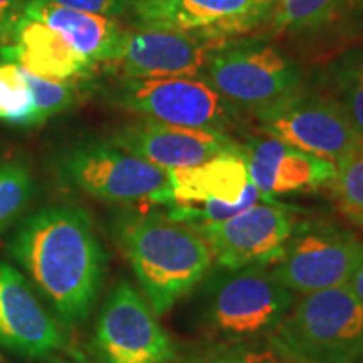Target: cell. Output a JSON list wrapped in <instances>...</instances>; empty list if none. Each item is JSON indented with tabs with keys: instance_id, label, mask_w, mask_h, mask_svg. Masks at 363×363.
Returning <instances> with one entry per match:
<instances>
[{
	"instance_id": "cell-1",
	"label": "cell",
	"mask_w": 363,
	"mask_h": 363,
	"mask_svg": "<svg viewBox=\"0 0 363 363\" xmlns=\"http://www.w3.org/2000/svg\"><path fill=\"white\" fill-rule=\"evenodd\" d=\"M9 254L59 323L88 320L103 289L106 252L93 220L76 206H48L17 225Z\"/></svg>"
},
{
	"instance_id": "cell-2",
	"label": "cell",
	"mask_w": 363,
	"mask_h": 363,
	"mask_svg": "<svg viewBox=\"0 0 363 363\" xmlns=\"http://www.w3.org/2000/svg\"><path fill=\"white\" fill-rule=\"evenodd\" d=\"M113 235L157 316L195 291L214 266L202 234L162 212H123Z\"/></svg>"
},
{
	"instance_id": "cell-3",
	"label": "cell",
	"mask_w": 363,
	"mask_h": 363,
	"mask_svg": "<svg viewBox=\"0 0 363 363\" xmlns=\"http://www.w3.org/2000/svg\"><path fill=\"white\" fill-rule=\"evenodd\" d=\"M194 328L207 343H266L296 301L269 266L216 269L199 284Z\"/></svg>"
},
{
	"instance_id": "cell-4",
	"label": "cell",
	"mask_w": 363,
	"mask_h": 363,
	"mask_svg": "<svg viewBox=\"0 0 363 363\" xmlns=\"http://www.w3.org/2000/svg\"><path fill=\"white\" fill-rule=\"evenodd\" d=\"M266 343L288 363H355L363 303L347 284L301 294Z\"/></svg>"
},
{
	"instance_id": "cell-5",
	"label": "cell",
	"mask_w": 363,
	"mask_h": 363,
	"mask_svg": "<svg viewBox=\"0 0 363 363\" xmlns=\"http://www.w3.org/2000/svg\"><path fill=\"white\" fill-rule=\"evenodd\" d=\"M54 169L66 187L108 203L174 201L169 172L111 142L74 145L56 158Z\"/></svg>"
},
{
	"instance_id": "cell-6",
	"label": "cell",
	"mask_w": 363,
	"mask_h": 363,
	"mask_svg": "<svg viewBox=\"0 0 363 363\" xmlns=\"http://www.w3.org/2000/svg\"><path fill=\"white\" fill-rule=\"evenodd\" d=\"M206 79L235 110L257 113L301 89V69L271 44L240 43L214 49Z\"/></svg>"
},
{
	"instance_id": "cell-7",
	"label": "cell",
	"mask_w": 363,
	"mask_h": 363,
	"mask_svg": "<svg viewBox=\"0 0 363 363\" xmlns=\"http://www.w3.org/2000/svg\"><path fill=\"white\" fill-rule=\"evenodd\" d=\"M106 93L116 108L160 123L227 133L238 116L206 78H120Z\"/></svg>"
},
{
	"instance_id": "cell-8",
	"label": "cell",
	"mask_w": 363,
	"mask_h": 363,
	"mask_svg": "<svg viewBox=\"0 0 363 363\" xmlns=\"http://www.w3.org/2000/svg\"><path fill=\"white\" fill-rule=\"evenodd\" d=\"M254 116L264 135L335 165L363 143L342 104L326 94L298 89Z\"/></svg>"
},
{
	"instance_id": "cell-9",
	"label": "cell",
	"mask_w": 363,
	"mask_h": 363,
	"mask_svg": "<svg viewBox=\"0 0 363 363\" xmlns=\"http://www.w3.org/2000/svg\"><path fill=\"white\" fill-rule=\"evenodd\" d=\"M99 363H175L170 335L130 281L120 279L99 308L93 333Z\"/></svg>"
},
{
	"instance_id": "cell-10",
	"label": "cell",
	"mask_w": 363,
	"mask_h": 363,
	"mask_svg": "<svg viewBox=\"0 0 363 363\" xmlns=\"http://www.w3.org/2000/svg\"><path fill=\"white\" fill-rule=\"evenodd\" d=\"M363 259V239L328 222L296 224L283 256L269 266L276 279L294 294L348 284Z\"/></svg>"
},
{
	"instance_id": "cell-11",
	"label": "cell",
	"mask_w": 363,
	"mask_h": 363,
	"mask_svg": "<svg viewBox=\"0 0 363 363\" xmlns=\"http://www.w3.org/2000/svg\"><path fill=\"white\" fill-rule=\"evenodd\" d=\"M296 224L291 208L261 199L229 219L194 227L206 239L217 269H240L276 264Z\"/></svg>"
},
{
	"instance_id": "cell-12",
	"label": "cell",
	"mask_w": 363,
	"mask_h": 363,
	"mask_svg": "<svg viewBox=\"0 0 363 363\" xmlns=\"http://www.w3.org/2000/svg\"><path fill=\"white\" fill-rule=\"evenodd\" d=\"M65 342L61 323L24 272L0 261V343L16 355L45 358Z\"/></svg>"
},
{
	"instance_id": "cell-13",
	"label": "cell",
	"mask_w": 363,
	"mask_h": 363,
	"mask_svg": "<svg viewBox=\"0 0 363 363\" xmlns=\"http://www.w3.org/2000/svg\"><path fill=\"white\" fill-rule=\"evenodd\" d=\"M214 49L182 30L135 26L126 29L120 56L111 65L121 78H199Z\"/></svg>"
},
{
	"instance_id": "cell-14",
	"label": "cell",
	"mask_w": 363,
	"mask_h": 363,
	"mask_svg": "<svg viewBox=\"0 0 363 363\" xmlns=\"http://www.w3.org/2000/svg\"><path fill=\"white\" fill-rule=\"evenodd\" d=\"M110 142L167 172L199 165L217 153L242 148L224 131L189 128L147 118L120 126Z\"/></svg>"
},
{
	"instance_id": "cell-15",
	"label": "cell",
	"mask_w": 363,
	"mask_h": 363,
	"mask_svg": "<svg viewBox=\"0 0 363 363\" xmlns=\"http://www.w3.org/2000/svg\"><path fill=\"white\" fill-rule=\"evenodd\" d=\"M130 13L135 26L182 30L203 40L257 26L254 0H133Z\"/></svg>"
},
{
	"instance_id": "cell-16",
	"label": "cell",
	"mask_w": 363,
	"mask_h": 363,
	"mask_svg": "<svg viewBox=\"0 0 363 363\" xmlns=\"http://www.w3.org/2000/svg\"><path fill=\"white\" fill-rule=\"evenodd\" d=\"M242 147L249 175L262 201L316 190L331 184L337 174L333 162L310 155L267 135L254 138Z\"/></svg>"
},
{
	"instance_id": "cell-17",
	"label": "cell",
	"mask_w": 363,
	"mask_h": 363,
	"mask_svg": "<svg viewBox=\"0 0 363 363\" xmlns=\"http://www.w3.org/2000/svg\"><path fill=\"white\" fill-rule=\"evenodd\" d=\"M0 59L34 76L61 81L86 79L94 66L57 30L26 13L13 27L7 43L0 45Z\"/></svg>"
},
{
	"instance_id": "cell-18",
	"label": "cell",
	"mask_w": 363,
	"mask_h": 363,
	"mask_svg": "<svg viewBox=\"0 0 363 363\" xmlns=\"http://www.w3.org/2000/svg\"><path fill=\"white\" fill-rule=\"evenodd\" d=\"M172 203L257 202L261 194L249 175L244 147L217 153L192 167L169 170Z\"/></svg>"
},
{
	"instance_id": "cell-19",
	"label": "cell",
	"mask_w": 363,
	"mask_h": 363,
	"mask_svg": "<svg viewBox=\"0 0 363 363\" xmlns=\"http://www.w3.org/2000/svg\"><path fill=\"white\" fill-rule=\"evenodd\" d=\"M26 16L48 24L91 62H111L120 56L125 30L118 19L74 11L43 0H27Z\"/></svg>"
},
{
	"instance_id": "cell-20",
	"label": "cell",
	"mask_w": 363,
	"mask_h": 363,
	"mask_svg": "<svg viewBox=\"0 0 363 363\" xmlns=\"http://www.w3.org/2000/svg\"><path fill=\"white\" fill-rule=\"evenodd\" d=\"M362 0H279L274 30L284 34H313L343 21Z\"/></svg>"
},
{
	"instance_id": "cell-21",
	"label": "cell",
	"mask_w": 363,
	"mask_h": 363,
	"mask_svg": "<svg viewBox=\"0 0 363 363\" xmlns=\"http://www.w3.org/2000/svg\"><path fill=\"white\" fill-rule=\"evenodd\" d=\"M333 98L363 138V45L340 52L326 67Z\"/></svg>"
},
{
	"instance_id": "cell-22",
	"label": "cell",
	"mask_w": 363,
	"mask_h": 363,
	"mask_svg": "<svg viewBox=\"0 0 363 363\" xmlns=\"http://www.w3.org/2000/svg\"><path fill=\"white\" fill-rule=\"evenodd\" d=\"M330 187L340 212L363 230V143L337 163Z\"/></svg>"
},
{
	"instance_id": "cell-23",
	"label": "cell",
	"mask_w": 363,
	"mask_h": 363,
	"mask_svg": "<svg viewBox=\"0 0 363 363\" xmlns=\"http://www.w3.org/2000/svg\"><path fill=\"white\" fill-rule=\"evenodd\" d=\"M34 192V177L26 165L0 160V233L24 214Z\"/></svg>"
},
{
	"instance_id": "cell-24",
	"label": "cell",
	"mask_w": 363,
	"mask_h": 363,
	"mask_svg": "<svg viewBox=\"0 0 363 363\" xmlns=\"http://www.w3.org/2000/svg\"><path fill=\"white\" fill-rule=\"evenodd\" d=\"M34 104L24 69L13 62H0V121L33 126Z\"/></svg>"
},
{
	"instance_id": "cell-25",
	"label": "cell",
	"mask_w": 363,
	"mask_h": 363,
	"mask_svg": "<svg viewBox=\"0 0 363 363\" xmlns=\"http://www.w3.org/2000/svg\"><path fill=\"white\" fill-rule=\"evenodd\" d=\"M24 76L27 84H29L34 104L33 126H38L48 121L49 118L69 110L72 104L81 98V93H83L78 81L48 79L30 74L27 71H24Z\"/></svg>"
},
{
	"instance_id": "cell-26",
	"label": "cell",
	"mask_w": 363,
	"mask_h": 363,
	"mask_svg": "<svg viewBox=\"0 0 363 363\" xmlns=\"http://www.w3.org/2000/svg\"><path fill=\"white\" fill-rule=\"evenodd\" d=\"M175 363H288L271 345L207 343L179 355Z\"/></svg>"
},
{
	"instance_id": "cell-27",
	"label": "cell",
	"mask_w": 363,
	"mask_h": 363,
	"mask_svg": "<svg viewBox=\"0 0 363 363\" xmlns=\"http://www.w3.org/2000/svg\"><path fill=\"white\" fill-rule=\"evenodd\" d=\"M43 2L74 9V11L81 12L99 13V16L118 19V17L130 12L131 2H133V0H43Z\"/></svg>"
},
{
	"instance_id": "cell-28",
	"label": "cell",
	"mask_w": 363,
	"mask_h": 363,
	"mask_svg": "<svg viewBox=\"0 0 363 363\" xmlns=\"http://www.w3.org/2000/svg\"><path fill=\"white\" fill-rule=\"evenodd\" d=\"M27 0H0V43H7L22 16Z\"/></svg>"
},
{
	"instance_id": "cell-29",
	"label": "cell",
	"mask_w": 363,
	"mask_h": 363,
	"mask_svg": "<svg viewBox=\"0 0 363 363\" xmlns=\"http://www.w3.org/2000/svg\"><path fill=\"white\" fill-rule=\"evenodd\" d=\"M278 4L279 0H254V17H256L257 24L264 21Z\"/></svg>"
},
{
	"instance_id": "cell-30",
	"label": "cell",
	"mask_w": 363,
	"mask_h": 363,
	"mask_svg": "<svg viewBox=\"0 0 363 363\" xmlns=\"http://www.w3.org/2000/svg\"><path fill=\"white\" fill-rule=\"evenodd\" d=\"M347 286L352 289L353 293H355V296L363 303V259H362L360 264H358L355 272H353V276L350 278V281H348Z\"/></svg>"
},
{
	"instance_id": "cell-31",
	"label": "cell",
	"mask_w": 363,
	"mask_h": 363,
	"mask_svg": "<svg viewBox=\"0 0 363 363\" xmlns=\"http://www.w3.org/2000/svg\"><path fill=\"white\" fill-rule=\"evenodd\" d=\"M56 363H88V362L81 360V358H66V360H59Z\"/></svg>"
},
{
	"instance_id": "cell-32",
	"label": "cell",
	"mask_w": 363,
	"mask_h": 363,
	"mask_svg": "<svg viewBox=\"0 0 363 363\" xmlns=\"http://www.w3.org/2000/svg\"><path fill=\"white\" fill-rule=\"evenodd\" d=\"M355 363H363V348H362L360 355H358V358H357V360H355Z\"/></svg>"
}]
</instances>
